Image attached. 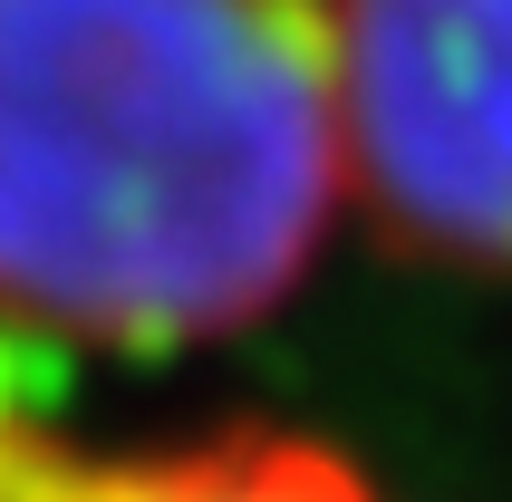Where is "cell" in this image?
Instances as JSON below:
<instances>
[{
  "label": "cell",
  "instance_id": "cell-1",
  "mask_svg": "<svg viewBox=\"0 0 512 502\" xmlns=\"http://www.w3.org/2000/svg\"><path fill=\"white\" fill-rule=\"evenodd\" d=\"M348 223L329 0H0L10 348H223L281 319Z\"/></svg>",
  "mask_w": 512,
  "mask_h": 502
},
{
  "label": "cell",
  "instance_id": "cell-2",
  "mask_svg": "<svg viewBox=\"0 0 512 502\" xmlns=\"http://www.w3.org/2000/svg\"><path fill=\"white\" fill-rule=\"evenodd\" d=\"M329 29L358 223L512 280V0H329Z\"/></svg>",
  "mask_w": 512,
  "mask_h": 502
},
{
  "label": "cell",
  "instance_id": "cell-3",
  "mask_svg": "<svg viewBox=\"0 0 512 502\" xmlns=\"http://www.w3.org/2000/svg\"><path fill=\"white\" fill-rule=\"evenodd\" d=\"M0 502H387L377 474L300 425L107 435L0 338Z\"/></svg>",
  "mask_w": 512,
  "mask_h": 502
}]
</instances>
